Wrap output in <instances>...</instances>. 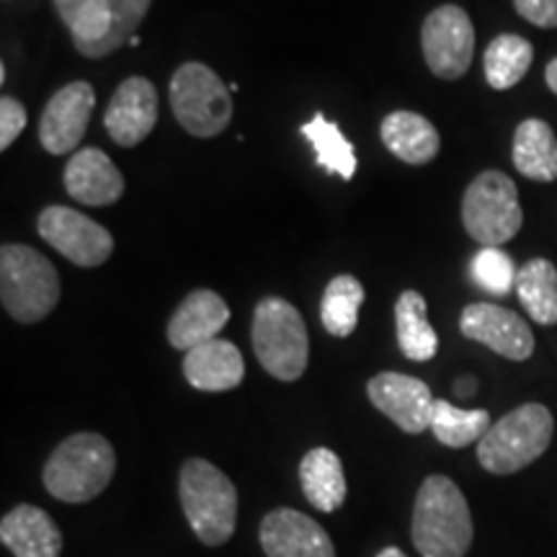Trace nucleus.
Returning <instances> with one entry per match:
<instances>
[{
  "mask_svg": "<svg viewBox=\"0 0 557 557\" xmlns=\"http://www.w3.org/2000/svg\"><path fill=\"white\" fill-rule=\"evenodd\" d=\"M472 517L465 493L447 475L423 480L413 506L410 537L423 557H465L472 547Z\"/></svg>",
  "mask_w": 557,
  "mask_h": 557,
  "instance_id": "f257e3e1",
  "label": "nucleus"
},
{
  "mask_svg": "<svg viewBox=\"0 0 557 557\" xmlns=\"http://www.w3.org/2000/svg\"><path fill=\"white\" fill-rule=\"evenodd\" d=\"M178 496L199 542L220 547L233 537L238 521V491L220 468L199 457L186 459L178 478Z\"/></svg>",
  "mask_w": 557,
  "mask_h": 557,
  "instance_id": "f03ea898",
  "label": "nucleus"
},
{
  "mask_svg": "<svg viewBox=\"0 0 557 557\" xmlns=\"http://www.w3.org/2000/svg\"><path fill=\"white\" fill-rule=\"evenodd\" d=\"M116 470V455L101 434L67 436L45 465V487L62 504H86L107 491Z\"/></svg>",
  "mask_w": 557,
  "mask_h": 557,
  "instance_id": "7ed1b4c3",
  "label": "nucleus"
},
{
  "mask_svg": "<svg viewBox=\"0 0 557 557\" xmlns=\"http://www.w3.org/2000/svg\"><path fill=\"white\" fill-rule=\"evenodd\" d=\"M0 302L18 323H39L60 302L58 269L37 248L5 243L0 248Z\"/></svg>",
  "mask_w": 557,
  "mask_h": 557,
  "instance_id": "20e7f679",
  "label": "nucleus"
},
{
  "mask_svg": "<svg viewBox=\"0 0 557 557\" xmlns=\"http://www.w3.org/2000/svg\"><path fill=\"white\" fill-rule=\"evenodd\" d=\"M256 359L271 377L295 382L305 374L310 359L308 325L295 305L282 297H267L256 305L250 329Z\"/></svg>",
  "mask_w": 557,
  "mask_h": 557,
  "instance_id": "39448f33",
  "label": "nucleus"
},
{
  "mask_svg": "<svg viewBox=\"0 0 557 557\" xmlns=\"http://www.w3.org/2000/svg\"><path fill=\"white\" fill-rule=\"evenodd\" d=\"M553 431V413L540 403H527L487 429L478 442V462L493 475H513L545 455Z\"/></svg>",
  "mask_w": 557,
  "mask_h": 557,
  "instance_id": "423d86ee",
  "label": "nucleus"
},
{
  "mask_svg": "<svg viewBox=\"0 0 557 557\" xmlns=\"http://www.w3.org/2000/svg\"><path fill=\"white\" fill-rule=\"evenodd\" d=\"M171 109L189 135L209 139L233 120V96L205 62H184L171 78Z\"/></svg>",
  "mask_w": 557,
  "mask_h": 557,
  "instance_id": "0eeeda50",
  "label": "nucleus"
},
{
  "mask_svg": "<svg viewBox=\"0 0 557 557\" xmlns=\"http://www.w3.org/2000/svg\"><path fill=\"white\" fill-rule=\"evenodd\" d=\"M462 225L483 248H500L517 238L524 225L517 184L500 171L480 173L462 197Z\"/></svg>",
  "mask_w": 557,
  "mask_h": 557,
  "instance_id": "6e6552de",
  "label": "nucleus"
},
{
  "mask_svg": "<svg viewBox=\"0 0 557 557\" xmlns=\"http://www.w3.org/2000/svg\"><path fill=\"white\" fill-rule=\"evenodd\" d=\"M421 47L426 65L436 78L457 81L468 73L475 54V29L465 9L438 5L423 21Z\"/></svg>",
  "mask_w": 557,
  "mask_h": 557,
  "instance_id": "1a4fd4ad",
  "label": "nucleus"
},
{
  "mask_svg": "<svg viewBox=\"0 0 557 557\" xmlns=\"http://www.w3.org/2000/svg\"><path fill=\"white\" fill-rule=\"evenodd\" d=\"M37 230L41 240L50 243L60 256L73 261L75 267L96 269L109 261L114 253V238L99 222L75 212L73 207L52 205L39 214Z\"/></svg>",
  "mask_w": 557,
  "mask_h": 557,
  "instance_id": "9d476101",
  "label": "nucleus"
},
{
  "mask_svg": "<svg viewBox=\"0 0 557 557\" xmlns=\"http://www.w3.org/2000/svg\"><path fill=\"white\" fill-rule=\"evenodd\" d=\"M96 90L86 81L67 83L47 101L39 120V143L52 156H67L86 137V129L94 116Z\"/></svg>",
  "mask_w": 557,
  "mask_h": 557,
  "instance_id": "9b49d317",
  "label": "nucleus"
},
{
  "mask_svg": "<svg viewBox=\"0 0 557 557\" xmlns=\"http://www.w3.org/2000/svg\"><path fill=\"white\" fill-rule=\"evenodd\" d=\"M367 395L372 406L406 434H423L431 429L436 400L423 380L400 372H382L369 380Z\"/></svg>",
  "mask_w": 557,
  "mask_h": 557,
  "instance_id": "f8f14e48",
  "label": "nucleus"
},
{
  "mask_svg": "<svg viewBox=\"0 0 557 557\" xmlns=\"http://www.w3.org/2000/svg\"><path fill=\"white\" fill-rule=\"evenodd\" d=\"M459 331L511 361H527L534 354V333L527 320L500 305H468L459 318Z\"/></svg>",
  "mask_w": 557,
  "mask_h": 557,
  "instance_id": "ddd939ff",
  "label": "nucleus"
},
{
  "mask_svg": "<svg viewBox=\"0 0 557 557\" xmlns=\"http://www.w3.org/2000/svg\"><path fill=\"white\" fill-rule=\"evenodd\" d=\"M109 137L120 148H137L158 124V90L143 75H132L111 96L103 114Z\"/></svg>",
  "mask_w": 557,
  "mask_h": 557,
  "instance_id": "4468645a",
  "label": "nucleus"
},
{
  "mask_svg": "<svg viewBox=\"0 0 557 557\" xmlns=\"http://www.w3.org/2000/svg\"><path fill=\"white\" fill-rule=\"evenodd\" d=\"M267 557H336V547L323 527L295 508H274L261 524Z\"/></svg>",
  "mask_w": 557,
  "mask_h": 557,
  "instance_id": "2eb2a0df",
  "label": "nucleus"
},
{
  "mask_svg": "<svg viewBox=\"0 0 557 557\" xmlns=\"http://www.w3.org/2000/svg\"><path fill=\"white\" fill-rule=\"evenodd\" d=\"M65 189L86 207H109L122 199L124 176L99 148L75 150L65 165Z\"/></svg>",
  "mask_w": 557,
  "mask_h": 557,
  "instance_id": "dca6fc26",
  "label": "nucleus"
},
{
  "mask_svg": "<svg viewBox=\"0 0 557 557\" xmlns=\"http://www.w3.org/2000/svg\"><path fill=\"white\" fill-rule=\"evenodd\" d=\"M230 320V308L218 292H191L169 323V344L178 351H191L207 341H214Z\"/></svg>",
  "mask_w": 557,
  "mask_h": 557,
  "instance_id": "f3484780",
  "label": "nucleus"
},
{
  "mask_svg": "<svg viewBox=\"0 0 557 557\" xmlns=\"http://www.w3.org/2000/svg\"><path fill=\"white\" fill-rule=\"evenodd\" d=\"M184 377L201 393H227L246 377V361L233 341H207L184 357Z\"/></svg>",
  "mask_w": 557,
  "mask_h": 557,
  "instance_id": "a211bd4d",
  "label": "nucleus"
},
{
  "mask_svg": "<svg viewBox=\"0 0 557 557\" xmlns=\"http://www.w3.org/2000/svg\"><path fill=\"white\" fill-rule=\"evenodd\" d=\"M0 540L16 557H60V527L45 508L21 504L0 521Z\"/></svg>",
  "mask_w": 557,
  "mask_h": 557,
  "instance_id": "6ab92c4d",
  "label": "nucleus"
},
{
  "mask_svg": "<svg viewBox=\"0 0 557 557\" xmlns=\"http://www.w3.org/2000/svg\"><path fill=\"white\" fill-rule=\"evenodd\" d=\"M382 143L408 165H426L438 156L442 139L434 124L416 111H393L382 120Z\"/></svg>",
  "mask_w": 557,
  "mask_h": 557,
  "instance_id": "aec40b11",
  "label": "nucleus"
},
{
  "mask_svg": "<svg viewBox=\"0 0 557 557\" xmlns=\"http://www.w3.org/2000/svg\"><path fill=\"white\" fill-rule=\"evenodd\" d=\"M299 483L305 498L318 511L333 513L346 500V475L338 455L329 447H315L299 462Z\"/></svg>",
  "mask_w": 557,
  "mask_h": 557,
  "instance_id": "412c9836",
  "label": "nucleus"
},
{
  "mask_svg": "<svg viewBox=\"0 0 557 557\" xmlns=\"http://www.w3.org/2000/svg\"><path fill=\"white\" fill-rule=\"evenodd\" d=\"M513 165L521 176L532 181L557 178V137L542 120H524L513 132Z\"/></svg>",
  "mask_w": 557,
  "mask_h": 557,
  "instance_id": "4be33fe9",
  "label": "nucleus"
},
{
  "mask_svg": "<svg viewBox=\"0 0 557 557\" xmlns=\"http://www.w3.org/2000/svg\"><path fill=\"white\" fill-rule=\"evenodd\" d=\"M395 329L403 357L410 361H429L438 351V336L426 318V299L421 292L406 289L395 302Z\"/></svg>",
  "mask_w": 557,
  "mask_h": 557,
  "instance_id": "5701e85b",
  "label": "nucleus"
},
{
  "mask_svg": "<svg viewBox=\"0 0 557 557\" xmlns=\"http://www.w3.org/2000/svg\"><path fill=\"white\" fill-rule=\"evenodd\" d=\"M517 295L521 308L540 325L557 323V269L547 259H532L519 269Z\"/></svg>",
  "mask_w": 557,
  "mask_h": 557,
  "instance_id": "b1692460",
  "label": "nucleus"
},
{
  "mask_svg": "<svg viewBox=\"0 0 557 557\" xmlns=\"http://www.w3.org/2000/svg\"><path fill=\"white\" fill-rule=\"evenodd\" d=\"M534 47L519 34H500L487 45L483 70L487 86L496 90H508L524 78L532 67Z\"/></svg>",
  "mask_w": 557,
  "mask_h": 557,
  "instance_id": "393cba45",
  "label": "nucleus"
},
{
  "mask_svg": "<svg viewBox=\"0 0 557 557\" xmlns=\"http://www.w3.org/2000/svg\"><path fill=\"white\" fill-rule=\"evenodd\" d=\"M364 302V287L357 276L338 274L331 278L320 302V323L336 338H346L357 331L359 310Z\"/></svg>",
  "mask_w": 557,
  "mask_h": 557,
  "instance_id": "a878e982",
  "label": "nucleus"
},
{
  "mask_svg": "<svg viewBox=\"0 0 557 557\" xmlns=\"http://www.w3.org/2000/svg\"><path fill=\"white\" fill-rule=\"evenodd\" d=\"M302 135L308 137L312 150H315L318 165H323L325 171L344 181L354 178V173H357V152H354V145L348 143L336 124L325 120L323 114H315L308 124H302Z\"/></svg>",
  "mask_w": 557,
  "mask_h": 557,
  "instance_id": "bb28decb",
  "label": "nucleus"
},
{
  "mask_svg": "<svg viewBox=\"0 0 557 557\" xmlns=\"http://www.w3.org/2000/svg\"><path fill=\"white\" fill-rule=\"evenodd\" d=\"M491 426L493 423L487 410L457 408L447 400H436L434 416H431V431L449 449H462L468 444L480 442Z\"/></svg>",
  "mask_w": 557,
  "mask_h": 557,
  "instance_id": "cd10ccee",
  "label": "nucleus"
},
{
  "mask_svg": "<svg viewBox=\"0 0 557 557\" xmlns=\"http://www.w3.org/2000/svg\"><path fill=\"white\" fill-rule=\"evenodd\" d=\"M152 0H109V32L101 39L88 41V45H75L83 58H107L120 47L129 45L137 37L139 24L148 16Z\"/></svg>",
  "mask_w": 557,
  "mask_h": 557,
  "instance_id": "c85d7f7f",
  "label": "nucleus"
},
{
  "mask_svg": "<svg viewBox=\"0 0 557 557\" xmlns=\"http://www.w3.org/2000/svg\"><path fill=\"white\" fill-rule=\"evenodd\" d=\"M73 34V45H88L109 32V0H52Z\"/></svg>",
  "mask_w": 557,
  "mask_h": 557,
  "instance_id": "c756f323",
  "label": "nucleus"
},
{
  "mask_svg": "<svg viewBox=\"0 0 557 557\" xmlns=\"http://www.w3.org/2000/svg\"><path fill=\"white\" fill-rule=\"evenodd\" d=\"M470 274L480 289L491 292L496 297H504L511 289H517L519 271L513 267L511 256L504 253L500 248H480L472 256Z\"/></svg>",
  "mask_w": 557,
  "mask_h": 557,
  "instance_id": "7c9ffc66",
  "label": "nucleus"
},
{
  "mask_svg": "<svg viewBox=\"0 0 557 557\" xmlns=\"http://www.w3.org/2000/svg\"><path fill=\"white\" fill-rule=\"evenodd\" d=\"M26 120H29V114L18 99H13V96L0 99V150H9L16 143V137L26 127Z\"/></svg>",
  "mask_w": 557,
  "mask_h": 557,
  "instance_id": "2f4dec72",
  "label": "nucleus"
},
{
  "mask_svg": "<svg viewBox=\"0 0 557 557\" xmlns=\"http://www.w3.org/2000/svg\"><path fill=\"white\" fill-rule=\"evenodd\" d=\"M519 16L540 29H557V0H513Z\"/></svg>",
  "mask_w": 557,
  "mask_h": 557,
  "instance_id": "473e14b6",
  "label": "nucleus"
},
{
  "mask_svg": "<svg viewBox=\"0 0 557 557\" xmlns=\"http://www.w3.org/2000/svg\"><path fill=\"white\" fill-rule=\"evenodd\" d=\"M455 393L459 398H470V395H475V380H457Z\"/></svg>",
  "mask_w": 557,
  "mask_h": 557,
  "instance_id": "72a5a7b5",
  "label": "nucleus"
},
{
  "mask_svg": "<svg viewBox=\"0 0 557 557\" xmlns=\"http://www.w3.org/2000/svg\"><path fill=\"white\" fill-rule=\"evenodd\" d=\"M545 81H547L549 90H553V94L557 96V58L547 65V70H545Z\"/></svg>",
  "mask_w": 557,
  "mask_h": 557,
  "instance_id": "f704fd0d",
  "label": "nucleus"
},
{
  "mask_svg": "<svg viewBox=\"0 0 557 557\" xmlns=\"http://www.w3.org/2000/svg\"><path fill=\"white\" fill-rule=\"evenodd\" d=\"M377 557H408V555L403 553V549H398V547H385Z\"/></svg>",
  "mask_w": 557,
  "mask_h": 557,
  "instance_id": "c9c22d12",
  "label": "nucleus"
},
{
  "mask_svg": "<svg viewBox=\"0 0 557 557\" xmlns=\"http://www.w3.org/2000/svg\"><path fill=\"white\" fill-rule=\"evenodd\" d=\"M139 41H143V39H139V37H132V39H129V47H139Z\"/></svg>",
  "mask_w": 557,
  "mask_h": 557,
  "instance_id": "e433bc0d",
  "label": "nucleus"
}]
</instances>
